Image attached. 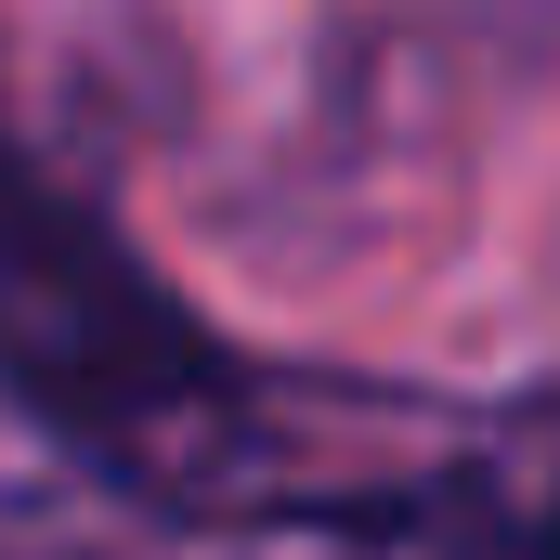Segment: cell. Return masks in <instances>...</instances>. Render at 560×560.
<instances>
[{"mask_svg": "<svg viewBox=\"0 0 560 560\" xmlns=\"http://www.w3.org/2000/svg\"><path fill=\"white\" fill-rule=\"evenodd\" d=\"M0 365L66 430H92L105 456H156L183 418L222 405V378H209L196 326L170 313V287H143L13 156H0Z\"/></svg>", "mask_w": 560, "mask_h": 560, "instance_id": "cell-1", "label": "cell"}, {"mask_svg": "<svg viewBox=\"0 0 560 560\" xmlns=\"http://www.w3.org/2000/svg\"><path fill=\"white\" fill-rule=\"evenodd\" d=\"M482 560H560V522H535V535H509V548H482Z\"/></svg>", "mask_w": 560, "mask_h": 560, "instance_id": "cell-2", "label": "cell"}]
</instances>
